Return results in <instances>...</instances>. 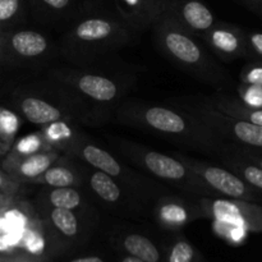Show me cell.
<instances>
[{"label": "cell", "mask_w": 262, "mask_h": 262, "mask_svg": "<svg viewBox=\"0 0 262 262\" xmlns=\"http://www.w3.org/2000/svg\"><path fill=\"white\" fill-rule=\"evenodd\" d=\"M163 48L187 68H201L205 64V55L199 43L189 37L184 28L168 17L159 27Z\"/></svg>", "instance_id": "obj_1"}, {"label": "cell", "mask_w": 262, "mask_h": 262, "mask_svg": "<svg viewBox=\"0 0 262 262\" xmlns=\"http://www.w3.org/2000/svg\"><path fill=\"white\" fill-rule=\"evenodd\" d=\"M201 120L207 123V128L219 130L227 137L239 142L245 147L262 150V127L247 120L230 117L217 109L200 110Z\"/></svg>", "instance_id": "obj_2"}, {"label": "cell", "mask_w": 262, "mask_h": 262, "mask_svg": "<svg viewBox=\"0 0 262 262\" xmlns=\"http://www.w3.org/2000/svg\"><path fill=\"white\" fill-rule=\"evenodd\" d=\"M189 168L214 191L232 197L234 200L253 202L258 199L253 187L246 183L235 173L214 165H202L200 163H189Z\"/></svg>", "instance_id": "obj_3"}, {"label": "cell", "mask_w": 262, "mask_h": 262, "mask_svg": "<svg viewBox=\"0 0 262 262\" xmlns=\"http://www.w3.org/2000/svg\"><path fill=\"white\" fill-rule=\"evenodd\" d=\"M219 223L241 227L248 232L262 233V209L242 200L216 201L212 209Z\"/></svg>", "instance_id": "obj_4"}, {"label": "cell", "mask_w": 262, "mask_h": 262, "mask_svg": "<svg viewBox=\"0 0 262 262\" xmlns=\"http://www.w3.org/2000/svg\"><path fill=\"white\" fill-rule=\"evenodd\" d=\"M141 119L145 124L164 135L181 136V137L194 138L201 135V129H196L192 122L179 113L163 106H148L140 112Z\"/></svg>", "instance_id": "obj_5"}, {"label": "cell", "mask_w": 262, "mask_h": 262, "mask_svg": "<svg viewBox=\"0 0 262 262\" xmlns=\"http://www.w3.org/2000/svg\"><path fill=\"white\" fill-rule=\"evenodd\" d=\"M206 40L216 54L225 59H237L247 54V41L242 30L229 25L212 26Z\"/></svg>", "instance_id": "obj_6"}, {"label": "cell", "mask_w": 262, "mask_h": 262, "mask_svg": "<svg viewBox=\"0 0 262 262\" xmlns=\"http://www.w3.org/2000/svg\"><path fill=\"white\" fill-rule=\"evenodd\" d=\"M58 159L54 152L31 154L22 158L12 159L3 163V169L14 177L18 182H33L36 178L42 176Z\"/></svg>", "instance_id": "obj_7"}, {"label": "cell", "mask_w": 262, "mask_h": 262, "mask_svg": "<svg viewBox=\"0 0 262 262\" xmlns=\"http://www.w3.org/2000/svg\"><path fill=\"white\" fill-rule=\"evenodd\" d=\"M142 163L151 174L165 181L183 182L188 177L194 176L183 163L158 151H147L143 155Z\"/></svg>", "instance_id": "obj_8"}, {"label": "cell", "mask_w": 262, "mask_h": 262, "mask_svg": "<svg viewBox=\"0 0 262 262\" xmlns=\"http://www.w3.org/2000/svg\"><path fill=\"white\" fill-rule=\"evenodd\" d=\"M3 40L5 46L20 58H38L46 53L49 48L45 36L35 31H15L9 37L3 35Z\"/></svg>", "instance_id": "obj_9"}, {"label": "cell", "mask_w": 262, "mask_h": 262, "mask_svg": "<svg viewBox=\"0 0 262 262\" xmlns=\"http://www.w3.org/2000/svg\"><path fill=\"white\" fill-rule=\"evenodd\" d=\"M173 18L178 25L183 23L184 27L189 30L206 32L215 25V17L211 10L199 0H187L179 4Z\"/></svg>", "instance_id": "obj_10"}, {"label": "cell", "mask_w": 262, "mask_h": 262, "mask_svg": "<svg viewBox=\"0 0 262 262\" xmlns=\"http://www.w3.org/2000/svg\"><path fill=\"white\" fill-rule=\"evenodd\" d=\"M166 0H117L123 17L135 23L154 22L165 13Z\"/></svg>", "instance_id": "obj_11"}, {"label": "cell", "mask_w": 262, "mask_h": 262, "mask_svg": "<svg viewBox=\"0 0 262 262\" xmlns=\"http://www.w3.org/2000/svg\"><path fill=\"white\" fill-rule=\"evenodd\" d=\"M119 32V27L114 22L105 18H89L76 26L73 37L83 43H101L114 37Z\"/></svg>", "instance_id": "obj_12"}, {"label": "cell", "mask_w": 262, "mask_h": 262, "mask_svg": "<svg viewBox=\"0 0 262 262\" xmlns=\"http://www.w3.org/2000/svg\"><path fill=\"white\" fill-rule=\"evenodd\" d=\"M74 84L82 94L96 101H113L119 94V89L113 79L97 74L77 76Z\"/></svg>", "instance_id": "obj_13"}, {"label": "cell", "mask_w": 262, "mask_h": 262, "mask_svg": "<svg viewBox=\"0 0 262 262\" xmlns=\"http://www.w3.org/2000/svg\"><path fill=\"white\" fill-rule=\"evenodd\" d=\"M19 110L28 122L35 124H54L63 119L59 107L40 97L25 96L19 102Z\"/></svg>", "instance_id": "obj_14"}, {"label": "cell", "mask_w": 262, "mask_h": 262, "mask_svg": "<svg viewBox=\"0 0 262 262\" xmlns=\"http://www.w3.org/2000/svg\"><path fill=\"white\" fill-rule=\"evenodd\" d=\"M81 155L90 165H92L97 170L104 171V173L109 174L113 178L122 176V165L109 152H106L102 148L89 143V145L82 146Z\"/></svg>", "instance_id": "obj_15"}, {"label": "cell", "mask_w": 262, "mask_h": 262, "mask_svg": "<svg viewBox=\"0 0 262 262\" xmlns=\"http://www.w3.org/2000/svg\"><path fill=\"white\" fill-rule=\"evenodd\" d=\"M123 247L130 256L141 258L146 262L160 261V252L152 241L141 234H128L123 239Z\"/></svg>", "instance_id": "obj_16"}, {"label": "cell", "mask_w": 262, "mask_h": 262, "mask_svg": "<svg viewBox=\"0 0 262 262\" xmlns=\"http://www.w3.org/2000/svg\"><path fill=\"white\" fill-rule=\"evenodd\" d=\"M216 109L230 117L239 118L262 127V107L248 106L241 100L222 99L216 102Z\"/></svg>", "instance_id": "obj_17"}, {"label": "cell", "mask_w": 262, "mask_h": 262, "mask_svg": "<svg viewBox=\"0 0 262 262\" xmlns=\"http://www.w3.org/2000/svg\"><path fill=\"white\" fill-rule=\"evenodd\" d=\"M90 186L92 191L107 204H118L122 199V189L113 177L104 171H95L90 178Z\"/></svg>", "instance_id": "obj_18"}, {"label": "cell", "mask_w": 262, "mask_h": 262, "mask_svg": "<svg viewBox=\"0 0 262 262\" xmlns=\"http://www.w3.org/2000/svg\"><path fill=\"white\" fill-rule=\"evenodd\" d=\"M227 164L238 177L250 184L256 191H262V169L241 156L227 160Z\"/></svg>", "instance_id": "obj_19"}, {"label": "cell", "mask_w": 262, "mask_h": 262, "mask_svg": "<svg viewBox=\"0 0 262 262\" xmlns=\"http://www.w3.org/2000/svg\"><path fill=\"white\" fill-rule=\"evenodd\" d=\"M36 183H45L53 188L59 187H73L79 183L73 170L66 166H50L42 176L36 178Z\"/></svg>", "instance_id": "obj_20"}, {"label": "cell", "mask_w": 262, "mask_h": 262, "mask_svg": "<svg viewBox=\"0 0 262 262\" xmlns=\"http://www.w3.org/2000/svg\"><path fill=\"white\" fill-rule=\"evenodd\" d=\"M50 220L58 232L66 237H76L79 232L78 217L73 212V210L59 209V207H51Z\"/></svg>", "instance_id": "obj_21"}, {"label": "cell", "mask_w": 262, "mask_h": 262, "mask_svg": "<svg viewBox=\"0 0 262 262\" xmlns=\"http://www.w3.org/2000/svg\"><path fill=\"white\" fill-rule=\"evenodd\" d=\"M49 204L51 207L74 210L81 206L82 196L73 187H59L49 191Z\"/></svg>", "instance_id": "obj_22"}, {"label": "cell", "mask_w": 262, "mask_h": 262, "mask_svg": "<svg viewBox=\"0 0 262 262\" xmlns=\"http://www.w3.org/2000/svg\"><path fill=\"white\" fill-rule=\"evenodd\" d=\"M18 129V119L12 112L0 106V152L9 151Z\"/></svg>", "instance_id": "obj_23"}, {"label": "cell", "mask_w": 262, "mask_h": 262, "mask_svg": "<svg viewBox=\"0 0 262 262\" xmlns=\"http://www.w3.org/2000/svg\"><path fill=\"white\" fill-rule=\"evenodd\" d=\"M238 92H239L241 101L245 102L246 105L253 107H262V86L242 83Z\"/></svg>", "instance_id": "obj_24"}, {"label": "cell", "mask_w": 262, "mask_h": 262, "mask_svg": "<svg viewBox=\"0 0 262 262\" xmlns=\"http://www.w3.org/2000/svg\"><path fill=\"white\" fill-rule=\"evenodd\" d=\"M22 7V0H0V33L3 26L14 19Z\"/></svg>", "instance_id": "obj_25"}, {"label": "cell", "mask_w": 262, "mask_h": 262, "mask_svg": "<svg viewBox=\"0 0 262 262\" xmlns=\"http://www.w3.org/2000/svg\"><path fill=\"white\" fill-rule=\"evenodd\" d=\"M193 256V247L186 241H178L171 248L169 262H192Z\"/></svg>", "instance_id": "obj_26"}, {"label": "cell", "mask_w": 262, "mask_h": 262, "mask_svg": "<svg viewBox=\"0 0 262 262\" xmlns=\"http://www.w3.org/2000/svg\"><path fill=\"white\" fill-rule=\"evenodd\" d=\"M241 82L262 86V60L246 66L241 73Z\"/></svg>", "instance_id": "obj_27"}, {"label": "cell", "mask_w": 262, "mask_h": 262, "mask_svg": "<svg viewBox=\"0 0 262 262\" xmlns=\"http://www.w3.org/2000/svg\"><path fill=\"white\" fill-rule=\"evenodd\" d=\"M18 188V181L4 169H0V193L12 196Z\"/></svg>", "instance_id": "obj_28"}, {"label": "cell", "mask_w": 262, "mask_h": 262, "mask_svg": "<svg viewBox=\"0 0 262 262\" xmlns=\"http://www.w3.org/2000/svg\"><path fill=\"white\" fill-rule=\"evenodd\" d=\"M247 41V53H252L256 58L262 60V33L253 32L250 35H246Z\"/></svg>", "instance_id": "obj_29"}, {"label": "cell", "mask_w": 262, "mask_h": 262, "mask_svg": "<svg viewBox=\"0 0 262 262\" xmlns=\"http://www.w3.org/2000/svg\"><path fill=\"white\" fill-rule=\"evenodd\" d=\"M164 219L166 222H169L170 224H182L186 220V214H184L183 210H181L179 207H166L164 209V211L161 212Z\"/></svg>", "instance_id": "obj_30"}, {"label": "cell", "mask_w": 262, "mask_h": 262, "mask_svg": "<svg viewBox=\"0 0 262 262\" xmlns=\"http://www.w3.org/2000/svg\"><path fill=\"white\" fill-rule=\"evenodd\" d=\"M238 156L243 158L245 160L250 161V163L255 164V165L260 166L262 169V154L255 151V148L246 147L245 150H241V152H238Z\"/></svg>", "instance_id": "obj_31"}, {"label": "cell", "mask_w": 262, "mask_h": 262, "mask_svg": "<svg viewBox=\"0 0 262 262\" xmlns=\"http://www.w3.org/2000/svg\"><path fill=\"white\" fill-rule=\"evenodd\" d=\"M43 5L53 10H63L69 5L71 0H41Z\"/></svg>", "instance_id": "obj_32"}, {"label": "cell", "mask_w": 262, "mask_h": 262, "mask_svg": "<svg viewBox=\"0 0 262 262\" xmlns=\"http://www.w3.org/2000/svg\"><path fill=\"white\" fill-rule=\"evenodd\" d=\"M0 262H33L32 260L23 257H14V256H5L0 255Z\"/></svg>", "instance_id": "obj_33"}, {"label": "cell", "mask_w": 262, "mask_h": 262, "mask_svg": "<svg viewBox=\"0 0 262 262\" xmlns=\"http://www.w3.org/2000/svg\"><path fill=\"white\" fill-rule=\"evenodd\" d=\"M71 262H104V260L100 257H97V256H90V257L76 258V260H73Z\"/></svg>", "instance_id": "obj_34"}, {"label": "cell", "mask_w": 262, "mask_h": 262, "mask_svg": "<svg viewBox=\"0 0 262 262\" xmlns=\"http://www.w3.org/2000/svg\"><path fill=\"white\" fill-rule=\"evenodd\" d=\"M247 2L250 3L251 7L255 8L256 10L262 13V0H247Z\"/></svg>", "instance_id": "obj_35"}, {"label": "cell", "mask_w": 262, "mask_h": 262, "mask_svg": "<svg viewBox=\"0 0 262 262\" xmlns=\"http://www.w3.org/2000/svg\"><path fill=\"white\" fill-rule=\"evenodd\" d=\"M9 199H10L9 194L0 193V209H2V207H4L5 205L8 204V201H9Z\"/></svg>", "instance_id": "obj_36"}, {"label": "cell", "mask_w": 262, "mask_h": 262, "mask_svg": "<svg viewBox=\"0 0 262 262\" xmlns=\"http://www.w3.org/2000/svg\"><path fill=\"white\" fill-rule=\"evenodd\" d=\"M122 262H146V261H143V260H141V258H138V257H135V256H127V257H124L122 260Z\"/></svg>", "instance_id": "obj_37"}, {"label": "cell", "mask_w": 262, "mask_h": 262, "mask_svg": "<svg viewBox=\"0 0 262 262\" xmlns=\"http://www.w3.org/2000/svg\"><path fill=\"white\" fill-rule=\"evenodd\" d=\"M4 48H5V43H4V40H3V35L0 33V61L3 60V53H4Z\"/></svg>", "instance_id": "obj_38"}, {"label": "cell", "mask_w": 262, "mask_h": 262, "mask_svg": "<svg viewBox=\"0 0 262 262\" xmlns=\"http://www.w3.org/2000/svg\"><path fill=\"white\" fill-rule=\"evenodd\" d=\"M0 155H2V152H0Z\"/></svg>", "instance_id": "obj_39"}]
</instances>
